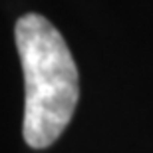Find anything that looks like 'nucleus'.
Masks as SVG:
<instances>
[{"mask_svg": "<svg viewBox=\"0 0 153 153\" xmlns=\"http://www.w3.org/2000/svg\"><path fill=\"white\" fill-rule=\"evenodd\" d=\"M24 72V141L46 149L62 135L79 97L78 68L58 28L40 14H24L14 28Z\"/></svg>", "mask_w": 153, "mask_h": 153, "instance_id": "f257e3e1", "label": "nucleus"}]
</instances>
